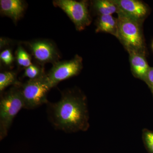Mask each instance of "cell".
I'll return each mask as SVG.
<instances>
[{
	"label": "cell",
	"instance_id": "obj_5",
	"mask_svg": "<svg viewBox=\"0 0 153 153\" xmlns=\"http://www.w3.org/2000/svg\"><path fill=\"white\" fill-rule=\"evenodd\" d=\"M53 4L63 10L74 23L77 31H82L91 23V18L86 1L56 0Z\"/></svg>",
	"mask_w": 153,
	"mask_h": 153
},
{
	"label": "cell",
	"instance_id": "obj_12",
	"mask_svg": "<svg viewBox=\"0 0 153 153\" xmlns=\"http://www.w3.org/2000/svg\"><path fill=\"white\" fill-rule=\"evenodd\" d=\"M92 6L99 16L112 15L119 12L114 0H96L92 2Z\"/></svg>",
	"mask_w": 153,
	"mask_h": 153
},
{
	"label": "cell",
	"instance_id": "obj_4",
	"mask_svg": "<svg viewBox=\"0 0 153 153\" xmlns=\"http://www.w3.org/2000/svg\"><path fill=\"white\" fill-rule=\"evenodd\" d=\"M46 75L38 79H29L23 84L20 82L24 108L35 109L49 102L47 94L52 87L47 81Z\"/></svg>",
	"mask_w": 153,
	"mask_h": 153
},
{
	"label": "cell",
	"instance_id": "obj_2",
	"mask_svg": "<svg viewBox=\"0 0 153 153\" xmlns=\"http://www.w3.org/2000/svg\"><path fill=\"white\" fill-rule=\"evenodd\" d=\"M117 15L118 39L127 52L134 51L146 54L142 27L143 23L121 13Z\"/></svg>",
	"mask_w": 153,
	"mask_h": 153
},
{
	"label": "cell",
	"instance_id": "obj_18",
	"mask_svg": "<svg viewBox=\"0 0 153 153\" xmlns=\"http://www.w3.org/2000/svg\"><path fill=\"white\" fill-rule=\"evenodd\" d=\"M145 82L150 89L153 96V67H150L146 76Z\"/></svg>",
	"mask_w": 153,
	"mask_h": 153
},
{
	"label": "cell",
	"instance_id": "obj_19",
	"mask_svg": "<svg viewBox=\"0 0 153 153\" xmlns=\"http://www.w3.org/2000/svg\"><path fill=\"white\" fill-rule=\"evenodd\" d=\"M152 49L153 50V42L152 43Z\"/></svg>",
	"mask_w": 153,
	"mask_h": 153
},
{
	"label": "cell",
	"instance_id": "obj_13",
	"mask_svg": "<svg viewBox=\"0 0 153 153\" xmlns=\"http://www.w3.org/2000/svg\"><path fill=\"white\" fill-rule=\"evenodd\" d=\"M19 81L17 80L16 73L14 71H5L0 73V91L3 92L7 87L14 85Z\"/></svg>",
	"mask_w": 153,
	"mask_h": 153
},
{
	"label": "cell",
	"instance_id": "obj_10",
	"mask_svg": "<svg viewBox=\"0 0 153 153\" xmlns=\"http://www.w3.org/2000/svg\"><path fill=\"white\" fill-rule=\"evenodd\" d=\"M25 9V3L21 0L0 1L1 13L10 18L14 22H17L22 18Z\"/></svg>",
	"mask_w": 153,
	"mask_h": 153
},
{
	"label": "cell",
	"instance_id": "obj_17",
	"mask_svg": "<svg viewBox=\"0 0 153 153\" xmlns=\"http://www.w3.org/2000/svg\"><path fill=\"white\" fill-rule=\"evenodd\" d=\"M0 59L2 62L7 66L12 65L14 61V57L11 50L7 49L1 52Z\"/></svg>",
	"mask_w": 153,
	"mask_h": 153
},
{
	"label": "cell",
	"instance_id": "obj_7",
	"mask_svg": "<svg viewBox=\"0 0 153 153\" xmlns=\"http://www.w3.org/2000/svg\"><path fill=\"white\" fill-rule=\"evenodd\" d=\"M28 46L33 57L40 64L58 62L60 55L54 44L46 40L30 42Z\"/></svg>",
	"mask_w": 153,
	"mask_h": 153
},
{
	"label": "cell",
	"instance_id": "obj_14",
	"mask_svg": "<svg viewBox=\"0 0 153 153\" xmlns=\"http://www.w3.org/2000/svg\"><path fill=\"white\" fill-rule=\"evenodd\" d=\"M16 59L18 65L24 68H27L32 64L31 57L29 53L21 46L17 49Z\"/></svg>",
	"mask_w": 153,
	"mask_h": 153
},
{
	"label": "cell",
	"instance_id": "obj_8",
	"mask_svg": "<svg viewBox=\"0 0 153 153\" xmlns=\"http://www.w3.org/2000/svg\"><path fill=\"white\" fill-rule=\"evenodd\" d=\"M114 1L118 7V13L123 14L138 22L143 23L149 14L150 9L149 6L142 1L138 0Z\"/></svg>",
	"mask_w": 153,
	"mask_h": 153
},
{
	"label": "cell",
	"instance_id": "obj_3",
	"mask_svg": "<svg viewBox=\"0 0 153 153\" xmlns=\"http://www.w3.org/2000/svg\"><path fill=\"white\" fill-rule=\"evenodd\" d=\"M19 82L7 92L2 94L0 99V140L8 135L13 121L24 102Z\"/></svg>",
	"mask_w": 153,
	"mask_h": 153
},
{
	"label": "cell",
	"instance_id": "obj_16",
	"mask_svg": "<svg viewBox=\"0 0 153 153\" xmlns=\"http://www.w3.org/2000/svg\"><path fill=\"white\" fill-rule=\"evenodd\" d=\"M142 139L149 153H153V131L144 129L142 132Z\"/></svg>",
	"mask_w": 153,
	"mask_h": 153
},
{
	"label": "cell",
	"instance_id": "obj_9",
	"mask_svg": "<svg viewBox=\"0 0 153 153\" xmlns=\"http://www.w3.org/2000/svg\"><path fill=\"white\" fill-rule=\"evenodd\" d=\"M131 71L136 78L144 81L150 66L146 58V54L134 51L128 52Z\"/></svg>",
	"mask_w": 153,
	"mask_h": 153
},
{
	"label": "cell",
	"instance_id": "obj_6",
	"mask_svg": "<svg viewBox=\"0 0 153 153\" xmlns=\"http://www.w3.org/2000/svg\"><path fill=\"white\" fill-rule=\"evenodd\" d=\"M82 68V58L76 55L71 60L58 61L53 64L46 74V78L52 88L61 81L78 75Z\"/></svg>",
	"mask_w": 153,
	"mask_h": 153
},
{
	"label": "cell",
	"instance_id": "obj_11",
	"mask_svg": "<svg viewBox=\"0 0 153 153\" xmlns=\"http://www.w3.org/2000/svg\"><path fill=\"white\" fill-rule=\"evenodd\" d=\"M96 32L109 33L117 38V19L112 15L99 16L96 21Z\"/></svg>",
	"mask_w": 153,
	"mask_h": 153
},
{
	"label": "cell",
	"instance_id": "obj_15",
	"mask_svg": "<svg viewBox=\"0 0 153 153\" xmlns=\"http://www.w3.org/2000/svg\"><path fill=\"white\" fill-rule=\"evenodd\" d=\"M46 74L44 73L43 68L32 64L31 66L25 68L23 76L28 77L29 79H34L43 77Z\"/></svg>",
	"mask_w": 153,
	"mask_h": 153
},
{
	"label": "cell",
	"instance_id": "obj_1",
	"mask_svg": "<svg viewBox=\"0 0 153 153\" xmlns=\"http://www.w3.org/2000/svg\"><path fill=\"white\" fill-rule=\"evenodd\" d=\"M47 105L48 119L56 129L71 133L89 128L87 98L80 91H65L59 101Z\"/></svg>",
	"mask_w": 153,
	"mask_h": 153
}]
</instances>
